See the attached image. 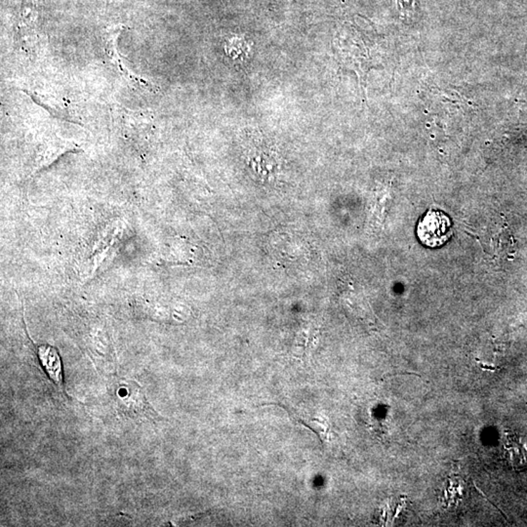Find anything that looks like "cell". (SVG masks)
<instances>
[{
	"label": "cell",
	"instance_id": "obj_1",
	"mask_svg": "<svg viewBox=\"0 0 527 527\" xmlns=\"http://www.w3.org/2000/svg\"><path fill=\"white\" fill-rule=\"evenodd\" d=\"M108 391L117 413L135 421L162 420L157 411L148 401L145 391L135 381L114 377L108 382Z\"/></svg>",
	"mask_w": 527,
	"mask_h": 527
},
{
	"label": "cell",
	"instance_id": "obj_7",
	"mask_svg": "<svg viewBox=\"0 0 527 527\" xmlns=\"http://www.w3.org/2000/svg\"><path fill=\"white\" fill-rule=\"evenodd\" d=\"M22 91L29 95L32 101L37 103L40 107L44 108V109L46 110L50 115L56 117V119H63L67 122L77 123V124H82V122H79V119L72 114V110L70 109V105L67 104L65 100L58 99L56 97L41 94V93L39 92L31 91V90L22 89Z\"/></svg>",
	"mask_w": 527,
	"mask_h": 527
},
{
	"label": "cell",
	"instance_id": "obj_8",
	"mask_svg": "<svg viewBox=\"0 0 527 527\" xmlns=\"http://www.w3.org/2000/svg\"><path fill=\"white\" fill-rule=\"evenodd\" d=\"M79 148L74 143L63 140L61 138H54L49 140L42 148L37 165H35L34 173L49 167L52 163L56 162L61 155L70 152H77Z\"/></svg>",
	"mask_w": 527,
	"mask_h": 527
},
{
	"label": "cell",
	"instance_id": "obj_9",
	"mask_svg": "<svg viewBox=\"0 0 527 527\" xmlns=\"http://www.w3.org/2000/svg\"><path fill=\"white\" fill-rule=\"evenodd\" d=\"M296 420L301 422L304 426L307 427L313 433H315L316 436H318V438L323 443H325L328 441V435H330V423L326 420H320V419L315 418L312 420H303V419L295 417Z\"/></svg>",
	"mask_w": 527,
	"mask_h": 527
},
{
	"label": "cell",
	"instance_id": "obj_3",
	"mask_svg": "<svg viewBox=\"0 0 527 527\" xmlns=\"http://www.w3.org/2000/svg\"><path fill=\"white\" fill-rule=\"evenodd\" d=\"M417 235L424 245L438 247L453 235L451 221L441 211L430 210L419 223Z\"/></svg>",
	"mask_w": 527,
	"mask_h": 527
},
{
	"label": "cell",
	"instance_id": "obj_4",
	"mask_svg": "<svg viewBox=\"0 0 527 527\" xmlns=\"http://www.w3.org/2000/svg\"><path fill=\"white\" fill-rule=\"evenodd\" d=\"M40 0H22L18 22L20 46L32 53L39 41Z\"/></svg>",
	"mask_w": 527,
	"mask_h": 527
},
{
	"label": "cell",
	"instance_id": "obj_2",
	"mask_svg": "<svg viewBox=\"0 0 527 527\" xmlns=\"http://www.w3.org/2000/svg\"><path fill=\"white\" fill-rule=\"evenodd\" d=\"M119 123L123 136L134 144H145L154 132V117L149 112L120 108Z\"/></svg>",
	"mask_w": 527,
	"mask_h": 527
},
{
	"label": "cell",
	"instance_id": "obj_5",
	"mask_svg": "<svg viewBox=\"0 0 527 527\" xmlns=\"http://www.w3.org/2000/svg\"><path fill=\"white\" fill-rule=\"evenodd\" d=\"M124 30L125 26H123V25H115V26L109 27L105 30L104 34H103V44H104L105 54H107L115 70L119 72L120 75H122L128 82L130 80L132 84L139 87L145 88V89H152V86L149 84V82L138 77L123 64L119 50H117V41H119V37Z\"/></svg>",
	"mask_w": 527,
	"mask_h": 527
},
{
	"label": "cell",
	"instance_id": "obj_6",
	"mask_svg": "<svg viewBox=\"0 0 527 527\" xmlns=\"http://www.w3.org/2000/svg\"><path fill=\"white\" fill-rule=\"evenodd\" d=\"M37 355L39 358L40 365L47 374L50 380L58 388L64 390V377H63V363L59 351L53 346L44 345L37 346Z\"/></svg>",
	"mask_w": 527,
	"mask_h": 527
}]
</instances>
